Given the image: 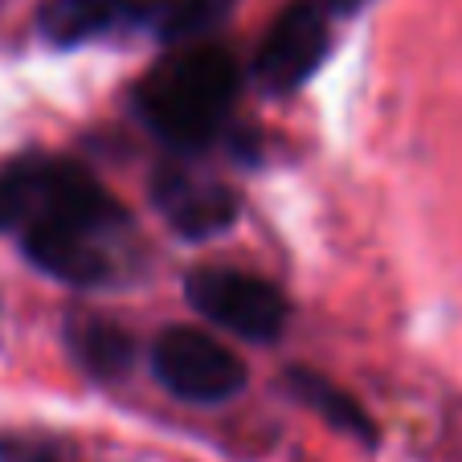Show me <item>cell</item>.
Segmentation results:
<instances>
[{
    "instance_id": "4",
    "label": "cell",
    "mask_w": 462,
    "mask_h": 462,
    "mask_svg": "<svg viewBox=\"0 0 462 462\" xmlns=\"http://www.w3.org/2000/svg\"><path fill=\"white\" fill-rule=\"evenodd\" d=\"M152 373L184 402H229L245 384V365L205 328H168L152 344Z\"/></svg>"
},
{
    "instance_id": "10",
    "label": "cell",
    "mask_w": 462,
    "mask_h": 462,
    "mask_svg": "<svg viewBox=\"0 0 462 462\" xmlns=\"http://www.w3.org/2000/svg\"><path fill=\"white\" fill-rule=\"evenodd\" d=\"M234 9H237V0H160L152 33H156L160 42L197 45V37H205L217 25H226V17Z\"/></svg>"
},
{
    "instance_id": "11",
    "label": "cell",
    "mask_w": 462,
    "mask_h": 462,
    "mask_svg": "<svg viewBox=\"0 0 462 462\" xmlns=\"http://www.w3.org/2000/svg\"><path fill=\"white\" fill-rule=\"evenodd\" d=\"M74 352H79V360L90 368V373L98 376H115L127 368L131 360V340L115 328V323L106 319H82L79 328H74Z\"/></svg>"
},
{
    "instance_id": "5",
    "label": "cell",
    "mask_w": 462,
    "mask_h": 462,
    "mask_svg": "<svg viewBox=\"0 0 462 462\" xmlns=\"http://www.w3.org/2000/svg\"><path fill=\"white\" fill-rule=\"evenodd\" d=\"M323 53H328V13L315 0H291L274 17L271 33L262 37L254 74H258L262 90L291 95L315 74Z\"/></svg>"
},
{
    "instance_id": "7",
    "label": "cell",
    "mask_w": 462,
    "mask_h": 462,
    "mask_svg": "<svg viewBox=\"0 0 462 462\" xmlns=\"http://www.w3.org/2000/svg\"><path fill=\"white\" fill-rule=\"evenodd\" d=\"M160 0H45L37 29L53 45H79L106 37L115 29H148L156 21Z\"/></svg>"
},
{
    "instance_id": "8",
    "label": "cell",
    "mask_w": 462,
    "mask_h": 462,
    "mask_svg": "<svg viewBox=\"0 0 462 462\" xmlns=\"http://www.w3.org/2000/svg\"><path fill=\"white\" fill-rule=\"evenodd\" d=\"M21 245H25L37 271L53 274L61 282H74V287H95V282H103L111 274V258H106L98 234L45 226L21 234Z\"/></svg>"
},
{
    "instance_id": "9",
    "label": "cell",
    "mask_w": 462,
    "mask_h": 462,
    "mask_svg": "<svg viewBox=\"0 0 462 462\" xmlns=\"http://www.w3.org/2000/svg\"><path fill=\"white\" fill-rule=\"evenodd\" d=\"M287 384L295 389V397L307 405V410H315L328 426L344 430V434L360 438V442H376V430H373V418H368L365 410H360L356 402H352L344 389H336L332 381H323L319 373H307V368H295V373L287 376Z\"/></svg>"
},
{
    "instance_id": "1",
    "label": "cell",
    "mask_w": 462,
    "mask_h": 462,
    "mask_svg": "<svg viewBox=\"0 0 462 462\" xmlns=\"http://www.w3.org/2000/svg\"><path fill=\"white\" fill-rule=\"evenodd\" d=\"M242 90V66L217 42L184 45L135 82L131 103L140 123L176 152H197L217 140L234 98Z\"/></svg>"
},
{
    "instance_id": "2",
    "label": "cell",
    "mask_w": 462,
    "mask_h": 462,
    "mask_svg": "<svg viewBox=\"0 0 462 462\" xmlns=\"http://www.w3.org/2000/svg\"><path fill=\"white\" fill-rule=\"evenodd\" d=\"M127 221L123 205L70 160H17L0 168V229H82L111 234Z\"/></svg>"
},
{
    "instance_id": "3",
    "label": "cell",
    "mask_w": 462,
    "mask_h": 462,
    "mask_svg": "<svg viewBox=\"0 0 462 462\" xmlns=\"http://www.w3.org/2000/svg\"><path fill=\"white\" fill-rule=\"evenodd\" d=\"M184 295L209 323L242 340H279L287 328V299L258 274L205 266L184 279Z\"/></svg>"
},
{
    "instance_id": "6",
    "label": "cell",
    "mask_w": 462,
    "mask_h": 462,
    "mask_svg": "<svg viewBox=\"0 0 462 462\" xmlns=\"http://www.w3.org/2000/svg\"><path fill=\"white\" fill-rule=\"evenodd\" d=\"M152 201L184 237H213L237 221V192L189 168H160L152 176Z\"/></svg>"
},
{
    "instance_id": "12",
    "label": "cell",
    "mask_w": 462,
    "mask_h": 462,
    "mask_svg": "<svg viewBox=\"0 0 462 462\" xmlns=\"http://www.w3.org/2000/svg\"><path fill=\"white\" fill-rule=\"evenodd\" d=\"M0 462H61V450L50 442H33V438H9L0 442Z\"/></svg>"
},
{
    "instance_id": "13",
    "label": "cell",
    "mask_w": 462,
    "mask_h": 462,
    "mask_svg": "<svg viewBox=\"0 0 462 462\" xmlns=\"http://www.w3.org/2000/svg\"><path fill=\"white\" fill-rule=\"evenodd\" d=\"M315 5H319V9L332 17V13H356L365 0H315Z\"/></svg>"
}]
</instances>
